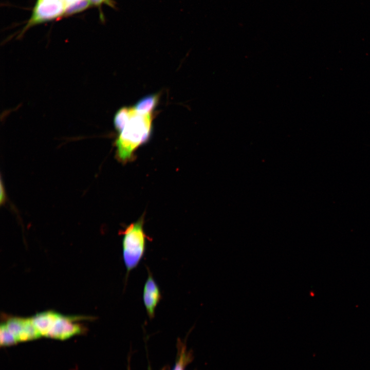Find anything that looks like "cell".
I'll return each mask as SVG.
<instances>
[{"mask_svg": "<svg viewBox=\"0 0 370 370\" xmlns=\"http://www.w3.org/2000/svg\"><path fill=\"white\" fill-rule=\"evenodd\" d=\"M25 319L12 318L7 320L5 325L19 341V338L23 330Z\"/></svg>", "mask_w": 370, "mask_h": 370, "instance_id": "obj_10", "label": "cell"}, {"mask_svg": "<svg viewBox=\"0 0 370 370\" xmlns=\"http://www.w3.org/2000/svg\"><path fill=\"white\" fill-rule=\"evenodd\" d=\"M90 5L96 6H99L103 4L108 5L109 6L114 8L115 4L112 0H88Z\"/></svg>", "mask_w": 370, "mask_h": 370, "instance_id": "obj_14", "label": "cell"}, {"mask_svg": "<svg viewBox=\"0 0 370 370\" xmlns=\"http://www.w3.org/2000/svg\"><path fill=\"white\" fill-rule=\"evenodd\" d=\"M122 256L127 278L143 257L146 240L149 238L144 231L142 219L128 225L122 232Z\"/></svg>", "mask_w": 370, "mask_h": 370, "instance_id": "obj_2", "label": "cell"}, {"mask_svg": "<svg viewBox=\"0 0 370 370\" xmlns=\"http://www.w3.org/2000/svg\"><path fill=\"white\" fill-rule=\"evenodd\" d=\"M61 1H62L63 2V3L65 4V7H66V8H65V10H66V8H67L68 6H69L70 5H71V4H72L73 3H74V2H75V1H76L77 0H61Z\"/></svg>", "mask_w": 370, "mask_h": 370, "instance_id": "obj_15", "label": "cell"}, {"mask_svg": "<svg viewBox=\"0 0 370 370\" xmlns=\"http://www.w3.org/2000/svg\"><path fill=\"white\" fill-rule=\"evenodd\" d=\"M147 272L148 276L144 285L142 298L147 314L152 319L155 317L156 308L162 296L160 288L149 269Z\"/></svg>", "mask_w": 370, "mask_h": 370, "instance_id": "obj_5", "label": "cell"}, {"mask_svg": "<svg viewBox=\"0 0 370 370\" xmlns=\"http://www.w3.org/2000/svg\"><path fill=\"white\" fill-rule=\"evenodd\" d=\"M90 5L88 0H77L66 8L65 15H69L80 12L87 8Z\"/></svg>", "mask_w": 370, "mask_h": 370, "instance_id": "obj_12", "label": "cell"}, {"mask_svg": "<svg viewBox=\"0 0 370 370\" xmlns=\"http://www.w3.org/2000/svg\"><path fill=\"white\" fill-rule=\"evenodd\" d=\"M65 5L60 0H38L32 14L23 31L34 25L65 15Z\"/></svg>", "mask_w": 370, "mask_h": 370, "instance_id": "obj_3", "label": "cell"}, {"mask_svg": "<svg viewBox=\"0 0 370 370\" xmlns=\"http://www.w3.org/2000/svg\"><path fill=\"white\" fill-rule=\"evenodd\" d=\"M189 357L182 351L178 359L173 370H183L186 363L188 361Z\"/></svg>", "mask_w": 370, "mask_h": 370, "instance_id": "obj_13", "label": "cell"}, {"mask_svg": "<svg viewBox=\"0 0 370 370\" xmlns=\"http://www.w3.org/2000/svg\"><path fill=\"white\" fill-rule=\"evenodd\" d=\"M159 94L147 95L139 100L133 107L140 114L152 113L159 102Z\"/></svg>", "mask_w": 370, "mask_h": 370, "instance_id": "obj_7", "label": "cell"}, {"mask_svg": "<svg viewBox=\"0 0 370 370\" xmlns=\"http://www.w3.org/2000/svg\"><path fill=\"white\" fill-rule=\"evenodd\" d=\"M60 315L53 311H46L37 313L31 319L41 336H46Z\"/></svg>", "mask_w": 370, "mask_h": 370, "instance_id": "obj_6", "label": "cell"}, {"mask_svg": "<svg viewBox=\"0 0 370 370\" xmlns=\"http://www.w3.org/2000/svg\"><path fill=\"white\" fill-rule=\"evenodd\" d=\"M133 107H122L117 110L114 117V125L116 131L119 133L128 121Z\"/></svg>", "mask_w": 370, "mask_h": 370, "instance_id": "obj_8", "label": "cell"}, {"mask_svg": "<svg viewBox=\"0 0 370 370\" xmlns=\"http://www.w3.org/2000/svg\"><path fill=\"white\" fill-rule=\"evenodd\" d=\"M41 336L30 319H25L23 330L19 338V341L36 339Z\"/></svg>", "mask_w": 370, "mask_h": 370, "instance_id": "obj_9", "label": "cell"}, {"mask_svg": "<svg viewBox=\"0 0 370 370\" xmlns=\"http://www.w3.org/2000/svg\"><path fill=\"white\" fill-rule=\"evenodd\" d=\"M0 341L1 345H10L17 342L15 337L8 330L5 324L1 326Z\"/></svg>", "mask_w": 370, "mask_h": 370, "instance_id": "obj_11", "label": "cell"}, {"mask_svg": "<svg viewBox=\"0 0 370 370\" xmlns=\"http://www.w3.org/2000/svg\"><path fill=\"white\" fill-rule=\"evenodd\" d=\"M153 119L152 113L140 114L133 107L130 118L115 142L120 160H131L136 150L148 141L152 132Z\"/></svg>", "mask_w": 370, "mask_h": 370, "instance_id": "obj_1", "label": "cell"}, {"mask_svg": "<svg viewBox=\"0 0 370 370\" xmlns=\"http://www.w3.org/2000/svg\"><path fill=\"white\" fill-rule=\"evenodd\" d=\"M80 317L60 314L46 337L63 340L81 332L80 326L74 323Z\"/></svg>", "mask_w": 370, "mask_h": 370, "instance_id": "obj_4", "label": "cell"}]
</instances>
